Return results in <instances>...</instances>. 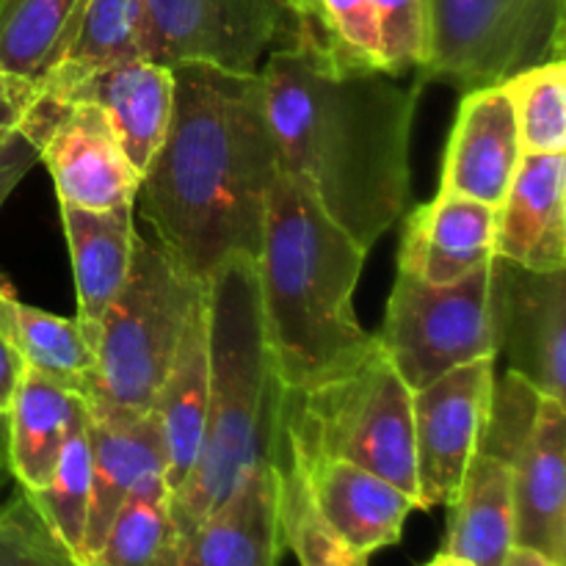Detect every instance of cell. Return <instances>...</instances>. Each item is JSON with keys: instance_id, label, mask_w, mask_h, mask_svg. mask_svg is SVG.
Returning <instances> with one entry per match:
<instances>
[{"instance_id": "cell-1", "label": "cell", "mask_w": 566, "mask_h": 566, "mask_svg": "<svg viewBox=\"0 0 566 566\" xmlns=\"http://www.w3.org/2000/svg\"><path fill=\"white\" fill-rule=\"evenodd\" d=\"M169 130L136 202L155 238L199 280L232 254L258 260L280 153L260 72L177 64Z\"/></svg>"}, {"instance_id": "cell-2", "label": "cell", "mask_w": 566, "mask_h": 566, "mask_svg": "<svg viewBox=\"0 0 566 566\" xmlns=\"http://www.w3.org/2000/svg\"><path fill=\"white\" fill-rule=\"evenodd\" d=\"M260 75L280 169L370 252L409 213L418 88L385 72L329 75L296 48L274 50Z\"/></svg>"}, {"instance_id": "cell-3", "label": "cell", "mask_w": 566, "mask_h": 566, "mask_svg": "<svg viewBox=\"0 0 566 566\" xmlns=\"http://www.w3.org/2000/svg\"><path fill=\"white\" fill-rule=\"evenodd\" d=\"M368 252L326 219L302 182L280 169L265 202L258 254L260 313L282 390H304L376 346L354 315Z\"/></svg>"}, {"instance_id": "cell-4", "label": "cell", "mask_w": 566, "mask_h": 566, "mask_svg": "<svg viewBox=\"0 0 566 566\" xmlns=\"http://www.w3.org/2000/svg\"><path fill=\"white\" fill-rule=\"evenodd\" d=\"M210 392L202 448L182 486L169 495L177 547L274 453L282 385L271 370L260 313L258 263L232 254L208 276Z\"/></svg>"}, {"instance_id": "cell-5", "label": "cell", "mask_w": 566, "mask_h": 566, "mask_svg": "<svg viewBox=\"0 0 566 566\" xmlns=\"http://www.w3.org/2000/svg\"><path fill=\"white\" fill-rule=\"evenodd\" d=\"M280 434L302 459H346L418 503L412 390L379 340L359 363L304 390H282Z\"/></svg>"}, {"instance_id": "cell-6", "label": "cell", "mask_w": 566, "mask_h": 566, "mask_svg": "<svg viewBox=\"0 0 566 566\" xmlns=\"http://www.w3.org/2000/svg\"><path fill=\"white\" fill-rule=\"evenodd\" d=\"M205 285L158 238L136 232L127 280L94 343L92 390L83 401L149 412Z\"/></svg>"}, {"instance_id": "cell-7", "label": "cell", "mask_w": 566, "mask_h": 566, "mask_svg": "<svg viewBox=\"0 0 566 566\" xmlns=\"http://www.w3.org/2000/svg\"><path fill=\"white\" fill-rule=\"evenodd\" d=\"M566 0H429V55L420 83L442 77L473 92L564 59Z\"/></svg>"}, {"instance_id": "cell-8", "label": "cell", "mask_w": 566, "mask_h": 566, "mask_svg": "<svg viewBox=\"0 0 566 566\" xmlns=\"http://www.w3.org/2000/svg\"><path fill=\"white\" fill-rule=\"evenodd\" d=\"M376 340L412 392L459 365L495 359L492 260L451 285L398 271Z\"/></svg>"}, {"instance_id": "cell-9", "label": "cell", "mask_w": 566, "mask_h": 566, "mask_svg": "<svg viewBox=\"0 0 566 566\" xmlns=\"http://www.w3.org/2000/svg\"><path fill=\"white\" fill-rule=\"evenodd\" d=\"M285 20L287 0H142L138 53L166 66L258 72Z\"/></svg>"}, {"instance_id": "cell-10", "label": "cell", "mask_w": 566, "mask_h": 566, "mask_svg": "<svg viewBox=\"0 0 566 566\" xmlns=\"http://www.w3.org/2000/svg\"><path fill=\"white\" fill-rule=\"evenodd\" d=\"M22 130L39 144V160L53 177L59 202L86 210L136 205L142 175L97 105L39 92Z\"/></svg>"}, {"instance_id": "cell-11", "label": "cell", "mask_w": 566, "mask_h": 566, "mask_svg": "<svg viewBox=\"0 0 566 566\" xmlns=\"http://www.w3.org/2000/svg\"><path fill=\"white\" fill-rule=\"evenodd\" d=\"M495 359L459 365L412 392L418 509L448 506L479 453L490 418Z\"/></svg>"}, {"instance_id": "cell-12", "label": "cell", "mask_w": 566, "mask_h": 566, "mask_svg": "<svg viewBox=\"0 0 566 566\" xmlns=\"http://www.w3.org/2000/svg\"><path fill=\"white\" fill-rule=\"evenodd\" d=\"M495 354L545 398H566V271H528L492 258Z\"/></svg>"}, {"instance_id": "cell-13", "label": "cell", "mask_w": 566, "mask_h": 566, "mask_svg": "<svg viewBox=\"0 0 566 566\" xmlns=\"http://www.w3.org/2000/svg\"><path fill=\"white\" fill-rule=\"evenodd\" d=\"M88 459H92V497L83 534V564L99 551L111 523L127 497L153 475L166 473L164 437L155 412L130 415L86 403Z\"/></svg>"}, {"instance_id": "cell-14", "label": "cell", "mask_w": 566, "mask_h": 566, "mask_svg": "<svg viewBox=\"0 0 566 566\" xmlns=\"http://www.w3.org/2000/svg\"><path fill=\"white\" fill-rule=\"evenodd\" d=\"M296 459L315 512L354 553L370 558L401 542L403 523L418 509L412 495L346 459Z\"/></svg>"}, {"instance_id": "cell-15", "label": "cell", "mask_w": 566, "mask_h": 566, "mask_svg": "<svg viewBox=\"0 0 566 566\" xmlns=\"http://www.w3.org/2000/svg\"><path fill=\"white\" fill-rule=\"evenodd\" d=\"M520 158L523 149L506 86L495 83L464 92L442 160L440 191L497 208Z\"/></svg>"}, {"instance_id": "cell-16", "label": "cell", "mask_w": 566, "mask_h": 566, "mask_svg": "<svg viewBox=\"0 0 566 566\" xmlns=\"http://www.w3.org/2000/svg\"><path fill=\"white\" fill-rule=\"evenodd\" d=\"M514 545L564 566L566 558V409L542 398L534 429L512 459Z\"/></svg>"}, {"instance_id": "cell-17", "label": "cell", "mask_w": 566, "mask_h": 566, "mask_svg": "<svg viewBox=\"0 0 566 566\" xmlns=\"http://www.w3.org/2000/svg\"><path fill=\"white\" fill-rule=\"evenodd\" d=\"M48 97L83 99L108 119L122 153L138 175L149 166L169 130L175 108V72L149 59H125L88 72L77 83Z\"/></svg>"}, {"instance_id": "cell-18", "label": "cell", "mask_w": 566, "mask_h": 566, "mask_svg": "<svg viewBox=\"0 0 566 566\" xmlns=\"http://www.w3.org/2000/svg\"><path fill=\"white\" fill-rule=\"evenodd\" d=\"M495 258L528 271H566V155H523L497 205Z\"/></svg>"}, {"instance_id": "cell-19", "label": "cell", "mask_w": 566, "mask_h": 566, "mask_svg": "<svg viewBox=\"0 0 566 566\" xmlns=\"http://www.w3.org/2000/svg\"><path fill=\"white\" fill-rule=\"evenodd\" d=\"M497 208L440 191L407 213L398 271L431 285H451L495 258Z\"/></svg>"}, {"instance_id": "cell-20", "label": "cell", "mask_w": 566, "mask_h": 566, "mask_svg": "<svg viewBox=\"0 0 566 566\" xmlns=\"http://www.w3.org/2000/svg\"><path fill=\"white\" fill-rule=\"evenodd\" d=\"M280 475L265 459L182 545L180 566H280Z\"/></svg>"}, {"instance_id": "cell-21", "label": "cell", "mask_w": 566, "mask_h": 566, "mask_svg": "<svg viewBox=\"0 0 566 566\" xmlns=\"http://www.w3.org/2000/svg\"><path fill=\"white\" fill-rule=\"evenodd\" d=\"M133 208L136 205L86 210L59 202L72 258V274H75V321L92 352L105 313L125 285L133 263V247H136Z\"/></svg>"}, {"instance_id": "cell-22", "label": "cell", "mask_w": 566, "mask_h": 566, "mask_svg": "<svg viewBox=\"0 0 566 566\" xmlns=\"http://www.w3.org/2000/svg\"><path fill=\"white\" fill-rule=\"evenodd\" d=\"M210 359H208V304L205 296L191 310L175 359L164 376L153 412L160 423L166 453V490L177 492L193 470L202 448L208 415Z\"/></svg>"}, {"instance_id": "cell-23", "label": "cell", "mask_w": 566, "mask_h": 566, "mask_svg": "<svg viewBox=\"0 0 566 566\" xmlns=\"http://www.w3.org/2000/svg\"><path fill=\"white\" fill-rule=\"evenodd\" d=\"M86 420V401L66 387L22 370L6 409V464L20 490L48 484L66 440Z\"/></svg>"}, {"instance_id": "cell-24", "label": "cell", "mask_w": 566, "mask_h": 566, "mask_svg": "<svg viewBox=\"0 0 566 566\" xmlns=\"http://www.w3.org/2000/svg\"><path fill=\"white\" fill-rule=\"evenodd\" d=\"M512 545V468L495 457L475 453L457 495L448 503L442 553L473 566H503Z\"/></svg>"}, {"instance_id": "cell-25", "label": "cell", "mask_w": 566, "mask_h": 566, "mask_svg": "<svg viewBox=\"0 0 566 566\" xmlns=\"http://www.w3.org/2000/svg\"><path fill=\"white\" fill-rule=\"evenodd\" d=\"M291 48L329 75L385 72L374 0H287Z\"/></svg>"}, {"instance_id": "cell-26", "label": "cell", "mask_w": 566, "mask_h": 566, "mask_svg": "<svg viewBox=\"0 0 566 566\" xmlns=\"http://www.w3.org/2000/svg\"><path fill=\"white\" fill-rule=\"evenodd\" d=\"M0 332L20 354L22 365L75 396L86 398L92 390L94 352L75 318L44 313L22 304L0 280Z\"/></svg>"}, {"instance_id": "cell-27", "label": "cell", "mask_w": 566, "mask_h": 566, "mask_svg": "<svg viewBox=\"0 0 566 566\" xmlns=\"http://www.w3.org/2000/svg\"><path fill=\"white\" fill-rule=\"evenodd\" d=\"M88 0H0V70L42 92L81 31Z\"/></svg>"}, {"instance_id": "cell-28", "label": "cell", "mask_w": 566, "mask_h": 566, "mask_svg": "<svg viewBox=\"0 0 566 566\" xmlns=\"http://www.w3.org/2000/svg\"><path fill=\"white\" fill-rule=\"evenodd\" d=\"M86 566H180L164 475L147 479L127 497Z\"/></svg>"}, {"instance_id": "cell-29", "label": "cell", "mask_w": 566, "mask_h": 566, "mask_svg": "<svg viewBox=\"0 0 566 566\" xmlns=\"http://www.w3.org/2000/svg\"><path fill=\"white\" fill-rule=\"evenodd\" d=\"M274 464L280 475L282 539L298 558V566H368V558L337 539L315 512L302 464L282 434H276L274 442Z\"/></svg>"}, {"instance_id": "cell-30", "label": "cell", "mask_w": 566, "mask_h": 566, "mask_svg": "<svg viewBox=\"0 0 566 566\" xmlns=\"http://www.w3.org/2000/svg\"><path fill=\"white\" fill-rule=\"evenodd\" d=\"M138 14H142V0H88L75 44L53 72L42 94L64 92L88 72L114 64V61L142 59Z\"/></svg>"}, {"instance_id": "cell-31", "label": "cell", "mask_w": 566, "mask_h": 566, "mask_svg": "<svg viewBox=\"0 0 566 566\" xmlns=\"http://www.w3.org/2000/svg\"><path fill=\"white\" fill-rule=\"evenodd\" d=\"M88 409L86 420L75 426L66 440L48 484L28 492L36 512L50 525L66 551L83 564V534L88 520V497H92V459H88Z\"/></svg>"}, {"instance_id": "cell-32", "label": "cell", "mask_w": 566, "mask_h": 566, "mask_svg": "<svg viewBox=\"0 0 566 566\" xmlns=\"http://www.w3.org/2000/svg\"><path fill=\"white\" fill-rule=\"evenodd\" d=\"M523 155L566 153V61H547L503 81Z\"/></svg>"}, {"instance_id": "cell-33", "label": "cell", "mask_w": 566, "mask_h": 566, "mask_svg": "<svg viewBox=\"0 0 566 566\" xmlns=\"http://www.w3.org/2000/svg\"><path fill=\"white\" fill-rule=\"evenodd\" d=\"M0 566H81L50 531L25 490L0 506Z\"/></svg>"}, {"instance_id": "cell-34", "label": "cell", "mask_w": 566, "mask_h": 566, "mask_svg": "<svg viewBox=\"0 0 566 566\" xmlns=\"http://www.w3.org/2000/svg\"><path fill=\"white\" fill-rule=\"evenodd\" d=\"M542 398L545 396L536 392L523 376L506 370L501 385L495 381V387H492L490 418H486L484 440H481L479 453L512 464V459L517 457V451L528 440L531 429H534Z\"/></svg>"}, {"instance_id": "cell-35", "label": "cell", "mask_w": 566, "mask_h": 566, "mask_svg": "<svg viewBox=\"0 0 566 566\" xmlns=\"http://www.w3.org/2000/svg\"><path fill=\"white\" fill-rule=\"evenodd\" d=\"M385 75L420 70L429 55V0H374Z\"/></svg>"}, {"instance_id": "cell-36", "label": "cell", "mask_w": 566, "mask_h": 566, "mask_svg": "<svg viewBox=\"0 0 566 566\" xmlns=\"http://www.w3.org/2000/svg\"><path fill=\"white\" fill-rule=\"evenodd\" d=\"M36 99L39 88L33 83L0 70V142L22 130Z\"/></svg>"}, {"instance_id": "cell-37", "label": "cell", "mask_w": 566, "mask_h": 566, "mask_svg": "<svg viewBox=\"0 0 566 566\" xmlns=\"http://www.w3.org/2000/svg\"><path fill=\"white\" fill-rule=\"evenodd\" d=\"M39 164V144L25 130H17L0 142V208L14 191L17 182Z\"/></svg>"}, {"instance_id": "cell-38", "label": "cell", "mask_w": 566, "mask_h": 566, "mask_svg": "<svg viewBox=\"0 0 566 566\" xmlns=\"http://www.w3.org/2000/svg\"><path fill=\"white\" fill-rule=\"evenodd\" d=\"M22 370H25V365H22L20 354L9 346V340L0 332V415H6V409H9Z\"/></svg>"}, {"instance_id": "cell-39", "label": "cell", "mask_w": 566, "mask_h": 566, "mask_svg": "<svg viewBox=\"0 0 566 566\" xmlns=\"http://www.w3.org/2000/svg\"><path fill=\"white\" fill-rule=\"evenodd\" d=\"M503 566H558L556 562H551L547 556H542V553L531 551V547H520V545H512V551H509L506 562Z\"/></svg>"}, {"instance_id": "cell-40", "label": "cell", "mask_w": 566, "mask_h": 566, "mask_svg": "<svg viewBox=\"0 0 566 566\" xmlns=\"http://www.w3.org/2000/svg\"><path fill=\"white\" fill-rule=\"evenodd\" d=\"M423 566H473L470 562H464V558H457V556H451V553H437L434 558H431L429 564H423Z\"/></svg>"}, {"instance_id": "cell-41", "label": "cell", "mask_w": 566, "mask_h": 566, "mask_svg": "<svg viewBox=\"0 0 566 566\" xmlns=\"http://www.w3.org/2000/svg\"><path fill=\"white\" fill-rule=\"evenodd\" d=\"M0 473H9V464H6V415H0Z\"/></svg>"}, {"instance_id": "cell-42", "label": "cell", "mask_w": 566, "mask_h": 566, "mask_svg": "<svg viewBox=\"0 0 566 566\" xmlns=\"http://www.w3.org/2000/svg\"><path fill=\"white\" fill-rule=\"evenodd\" d=\"M0 479H3V473H0ZM0 506H3V503H0Z\"/></svg>"}, {"instance_id": "cell-43", "label": "cell", "mask_w": 566, "mask_h": 566, "mask_svg": "<svg viewBox=\"0 0 566 566\" xmlns=\"http://www.w3.org/2000/svg\"><path fill=\"white\" fill-rule=\"evenodd\" d=\"M81 566H86V564H81Z\"/></svg>"}]
</instances>
